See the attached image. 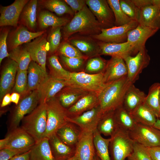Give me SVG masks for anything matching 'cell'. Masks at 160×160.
Returning a JSON list of instances; mask_svg holds the SVG:
<instances>
[{"mask_svg":"<svg viewBox=\"0 0 160 160\" xmlns=\"http://www.w3.org/2000/svg\"><path fill=\"white\" fill-rule=\"evenodd\" d=\"M160 83L155 82L149 87L143 104L155 115L157 119L160 118L159 94Z\"/></svg>","mask_w":160,"mask_h":160,"instance_id":"33","label":"cell"},{"mask_svg":"<svg viewBox=\"0 0 160 160\" xmlns=\"http://www.w3.org/2000/svg\"><path fill=\"white\" fill-rule=\"evenodd\" d=\"M103 73L105 84L117 80L127 76L128 71L124 60L119 57H112L107 61Z\"/></svg>","mask_w":160,"mask_h":160,"instance_id":"19","label":"cell"},{"mask_svg":"<svg viewBox=\"0 0 160 160\" xmlns=\"http://www.w3.org/2000/svg\"><path fill=\"white\" fill-rule=\"evenodd\" d=\"M137 123L153 126L157 118L154 113L143 103L131 113Z\"/></svg>","mask_w":160,"mask_h":160,"instance_id":"37","label":"cell"},{"mask_svg":"<svg viewBox=\"0 0 160 160\" xmlns=\"http://www.w3.org/2000/svg\"><path fill=\"white\" fill-rule=\"evenodd\" d=\"M119 128L114 111L102 115L97 129L101 135L110 137L114 135Z\"/></svg>","mask_w":160,"mask_h":160,"instance_id":"32","label":"cell"},{"mask_svg":"<svg viewBox=\"0 0 160 160\" xmlns=\"http://www.w3.org/2000/svg\"><path fill=\"white\" fill-rule=\"evenodd\" d=\"M99 46V55L117 56L124 60L127 57L137 54L131 43L127 41L122 43L98 42Z\"/></svg>","mask_w":160,"mask_h":160,"instance_id":"18","label":"cell"},{"mask_svg":"<svg viewBox=\"0 0 160 160\" xmlns=\"http://www.w3.org/2000/svg\"><path fill=\"white\" fill-rule=\"evenodd\" d=\"M146 95L132 84L127 91L124 97L123 106L130 113L143 103Z\"/></svg>","mask_w":160,"mask_h":160,"instance_id":"30","label":"cell"},{"mask_svg":"<svg viewBox=\"0 0 160 160\" xmlns=\"http://www.w3.org/2000/svg\"><path fill=\"white\" fill-rule=\"evenodd\" d=\"M127 158L128 160H152L147 148L135 142L133 151Z\"/></svg>","mask_w":160,"mask_h":160,"instance_id":"47","label":"cell"},{"mask_svg":"<svg viewBox=\"0 0 160 160\" xmlns=\"http://www.w3.org/2000/svg\"><path fill=\"white\" fill-rule=\"evenodd\" d=\"M90 36H82L70 38L68 41L70 43L87 57L99 55L100 48L98 43L95 41Z\"/></svg>","mask_w":160,"mask_h":160,"instance_id":"24","label":"cell"},{"mask_svg":"<svg viewBox=\"0 0 160 160\" xmlns=\"http://www.w3.org/2000/svg\"><path fill=\"white\" fill-rule=\"evenodd\" d=\"M129 134L135 142L146 148L160 146V131L153 126L137 123Z\"/></svg>","mask_w":160,"mask_h":160,"instance_id":"8","label":"cell"},{"mask_svg":"<svg viewBox=\"0 0 160 160\" xmlns=\"http://www.w3.org/2000/svg\"><path fill=\"white\" fill-rule=\"evenodd\" d=\"M44 32V31L32 32L23 26H20L13 31L10 37L9 47L12 50L22 44L31 42L32 39L41 36Z\"/></svg>","mask_w":160,"mask_h":160,"instance_id":"29","label":"cell"},{"mask_svg":"<svg viewBox=\"0 0 160 160\" xmlns=\"http://www.w3.org/2000/svg\"><path fill=\"white\" fill-rule=\"evenodd\" d=\"M147 148L152 160H160V146Z\"/></svg>","mask_w":160,"mask_h":160,"instance_id":"53","label":"cell"},{"mask_svg":"<svg viewBox=\"0 0 160 160\" xmlns=\"http://www.w3.org/2000/svg\"><path fill=\"white\" fill-rule=\"evenodd\" d=\"M94 160H100L99 157L96 154L95 156Z\"/></svg>","mask_w":160,"mask_h":160,"instance_id":"60","label":"cell"},{"mask_svg":"<svg viewBox=\"0 0 160 160\" xmlns=\"http://www.w3.org/2000/svg\"><path fill=\"white\" fill-rule=\"evenodd\" d=\"M24 48L29 53L32 60L38 64L46 72V57L49 46L44 34L35 38L32 41L25 43Z\"/></svg>","mask_w":160,"mask_h":160,"instance_id":"13","label":"cell"},{"mask_svg":"<svg viewBox=\"0 0 160 160\" xmlns=\"http://www.w3.org/2000/svg\"><path fill=\"white\" fill-rule=\"evenodd\" d=\"M61 59L63 62L68 67L71 69H76L82 66L85 59L70 58L61 55Z\"/></svg>","mask_w":160,"mask_h":160,"instance_id":"51","label":"cell"},{"mask_svg":"<svg viewBox=\"0 0 160 160\" xmlns=\"http://www.w3.org/2000/svg\"><path fill=\"white\" fill-rule=\"evenodd\" d=\"M159 30L142 26L139 24L127 33V41L133 46L136 54L145 46L148 39L153 36Z\"/></svg>","mask_w":160,"mask_h":160,"instance_id":"21","label":"cell"},{"mask_svg":"<svg viewBox=\"0 0 160 160\" xmlns=\"http://www.w3.org/2000/svg\"><path fill=\"white\" fill-rule=\"evenodd\" d=\"M61 27L52 28L47 38L50 53L55 52L58 49L61 37Z\"/></svg>","mask_w":160,"mask_h":160,"instance_id":"48","label":"cell"},{"mask_svg":"<svg viewBox=\"0 0 160 160\" xmlns=\"http://www.w3.org/2000/svg\"><path fill=\"white\" fill-rule=\"evenodd\" d=\"M30 150L23 153L17 155L9 160H30Z\"/></svg>","mask_w":160,"mask_h":160,"instance_id":"55","label":"cell"},{"mask_svg":"<svg viewBox=\"0 0 160 160\" xmlns=\"http://www.w3.org/2000/svg\"><path fill=\"white\" fill-rule=\"evenodd\" d=\"M31 149L4 148L0 149V160H9L14 156L26 152Z\"/></svg>","mask_w":160,"mask_h":160,"instance_id":"49","label":"cell"},{"mask_svg":"<svg viewBox=\"0 0 160 160\" xmlns=\"http://www.w3.org/2000/svg\"><path fill=\"white\" fill-rule=\"evenodd\" d=\"M20 95L16 92L13 93L11 95V102L15 103L16 105L18 103L20 97Z\"/></svg>","mask_w":160,"mask_h":160,"instance_id":"57","label":"cell"},{"mask_svg":"<svg viewBox=\"0 0 160 160\" xmlns=\"http://www.w3.org/2000/svg\"><path fill=\"white\" fill-rule=\"evenodd\" d=\"M28 92L37 89L49 75L37 63L32 60L28 70Z\"/></svg>","mask_w":160,"mask_h":160,"instance_id":"26","label":"cell"},{"mask_svg":"<svg viewBox=\"0 0 160 160\" xmlns=\"http://www.w3.org/2000/svg\"><path fill=\"white\" fill-rule=\"evenodd\" d=\"M42 5L47 9L61 16L68 14L71 15L75 13L71 8L63 1L46 0L42 1Z\"/></svg>","mask_w":160,"mask_h":160,"instance_id":"41","label":"cell"},{"mask_svg":"<svg viewBox=\"0 0 160 160\" xmlns=\"http://www.w3.org/2000/svg\"><path fill=\"white\" fill-rule=\"evenodd\" d=\"M139 24L152 28L160 29V0H153L152 4L140 9Z\"/></svg>","mask_w":160,"mask_h":160,"instance_id":"20","label":"cell"},{"mask_svg":"<svg viewBox=\"0 0 160 160\" xmlns=\"http://www.w3.org/2000/svg\"><path fill=\"white\" fill-rule=\"evenodd\" d=\"M102 115L98 105L77 116L68 117L67 121L77 125L81 131L94 132L97 128Z\"/></svg>","mask_w":160,"mask_h":160,"instance_id":"14","label":"cell"},{"mask_svg":"<svg viewBox=\"0 0 160 160\" xmlns=\"http://www.w3.org/2000/svg\"><path fill=\"white\" fill-rule=\"evenodd\" d=\"M98 105L97 94L89 92L67 109L68 117L77 116Z\"/></svg>","mask_w":160,"mask_h":160,"instance_id":"23","label":"cell"},{"mask_svg":"<svg viewBox=\"0 0 160 160\" xmlns=\"http://www.w3.org/2000/svg\"><path fill=\"white\" fill-rule=\"evenodd\" d=\"M153 127L160 131V118L157 119Z\"/></svg>","mask_w":160,"mask_h":160,"instance_id":"58","label":"cell"},{"mask_svg":"<svg viewBox=\"0 0 160 160\" xmlns=\"http://www.w3.org/2000/svg\"><path fill=\"white\" fill-rule=\"evenodd\" d=\"M159 103H160V90L159 94Z\"/></svg>","mask_w":160,"mask_h":160,"instance_id":"61","label":"cell"},{"mask_svg":"<svg viewBox=\"0 0 160 160\" xmlns=\"http://www.w3.org/2000/svg\"><path fill=\"white\" fill-rule=\"evenodd\" d=\"M81 133L80 128L75 124L68 122L56 132L58 138L66 144L76 147Z\"/></svg>","mask_w":160,"mask_h":160,"instance_id":"28","label":"cell"},{"mask_svg":"<svg viewBox=\"0 0 160 160\" xmlns=\"http://www.w3.org/2000/svg\"><path fill=\"white\" fill-rule=\"evenodd\" d=\"M107 1L114 14L115 26H122L133 20L123 11L119 4V0H107Z\"/></svg>","mask_w":160,"mask_h":160,"instance_id":"42","label":"cell"},{"mask_svg":"<svg viewBox=\"0 0 160 160\" xmlns=\"http://www.w3.org/2000/svg\"><path fill=\"white\" fill-rule=\"evenodd\" d=\"M11 102V95L8 93L3 97L1 101V107H4L9 105Z\"/></svg>","mask_w":160,"mask_h":160,"instance_id":"56","label":"cell"},{"mask_svg":"<svg viewBox=\"0 0 160 160\" xmlns=\"http://www.w3.org/2000/svg\"><path fill=\"white\" fill-rule=\"evenodd\" d=\"M69 86L78 87L88 92L97 94L105 86L103 72L93 74L84 72L70 73Z\"/></svg>","mask_w":160,"mask_h":160,"instance_id":"6","label":"cell"},{"mask_svg":"<svg viewBox=\"0 0 160 160\" xmlns=\"http://www.w3.org/2000/svg\"><path fill=\"white\" fill-rule=\"evenodd\" d=\"M28 0H15L10 5L1 6L0 9V26L16 27L19 17Z\"/></svg>","mask_w":160,"mask_h":160,"instance_id":"15","label":"cell"},{"mask_svg":"<svg viewBox=\"0 0 160 160\" xmlns=\"http://www.w3.org/2000/svg\"><path fill=\"white\" fill-rule=\"evenodd\" d=\"M86 4L103 28L115 26L114 14L107 0H86Z\"/></svg>","mask_w":160,"mask_h":160,"instance_id":"12","label":"cell"},{"mask_svg":"<svg viewBox=\"0 0 160 160\" xmlns=\"http://www.w3.org/2000/svg\"><path fill=\"white\" fill-rule=\"evenodd\" d=\"M59 51L61 55L68 57L80 58L86 59L85 56L76 48L69 42L63 43L58 48Z\"/></svg>","mask_w":160,"mask_h":160,"instance_id":"46","label":"cell"},{"mask_svg":"<svg viewBox=\"0 0 160 160\" xmlns=\"http://www.w3.org/2000/svg\"><path fill=\"white\" fill-rule=\"evenodd\" d=\"M9 57L17 63L18 69L22 71L27 70L32 61L28 52L24 47L20 46L12 50Z\"/></svg>","mask_w":160,"mask_h":160,"instance_id":"39","label":"cell"},{"mask_svg":"<svg viewBox=\"0 0 160 160\" xmlns=\"http://www.w3.org/2000/svg\"><path fill=\"white\" fill-rule=\"evenodd\" d=\"M51 76L57 79L69 81L71 72L65 69L60 64L57 57L53 55L48 59Z\"/></svg>","mask_w":160,"mask_h":160,"instance_id":"40","label":"cell"},{"mask_svg":"<svg viewBox=\"0 0 160 160\" xmlns=\"http://www.w3.org/2000/svg\"><path fill=\"white\" fill-rule=\"evenodd\" d=\"M38 1L31 0L24 7L21 15L22 23L28 28L34 30L36 25V13Z\"/></svg>","mask_w":160,"mask_h":160,"instance_id":"35","label":"cell"},{"mask_svg":"<svg viewBox=\"0 0 160 160\" xmlns=\"http://www.w3.org/2000/svg\"><path fill=\"white\" fill-rule=\"evenodd\" d=\"M110 138L109 149L111 160H125L132 152L135 143L129 132L119 127Z\"/></svg>","mask_w":160,"mask_h":160,"instance_id":"4","label":"cell"},{"mask_svg":"<svg viewBox=\"0 0 160 160\" xmlns=\"http://www.w3.org/2000/svg\"><path fill=\"white\" fill-rule=\"evenodd\" d=\"M93 140L96 154L100 160H111L109 147L110 138L103 137L96 129L93 132Z\"/></svg>","mask_w":160,"mask_h":160,"instance_id":"36","label":"cell"},{"mask_svg":"<svg viewBox=\"0 0 160 160\" xmlns=\"http://www.w3.org/2000/svg\"><path fill=\"white\" fill-rule=\"evenodd\" d=\"M115 113L119 127L129 132L134 128L137 123L131 113L123 105L115 110Z\"/></svg>","mask_w":160,"mask_h":160,"instance_id":"38","label":"cell"},{"mask_svg":"<svg viewBox=\"0 0 160 160\" xmlns=\"http://www.w3.org/2000/svg\"><path fill=\"white\" fill-rule=\"evenodd\" d=\"M48 138L55 160H67L75 155L76 147L66 144L58 138L56 134Z\"/></svg>","mask_w":160,"mask_h":160,"instance_id":"25","label":"cell"},{"mask_svg":"<svg viewBox=\"0 0 160 160\" xmlns=\"http://www.w3.org/2000/svg\"><path fill=\"white\" fill-rule=\"evenodd\" d=\"M66 18L59 17L47 11H41L39 16V23L40 28L44 29L51 26L52 28L65 26L69 22Z\"/></svg>","mask_w":160,"mask_h":160,"instance_id":"34","label":"cell"},{"mask_svg":"<svg viewBox=\"0 0 160 160\" xmlns=\"http://www.w3.org/2000/svg\"><path fill=\"white\" fill-rule=\"evenodd\" d=\"M107 62V61L99 57H92L87 61L85 71L89 72H103Z\"/></svg>","mask_w":160,"mask_h":160,"instance_id":"45","label":"cell"},{"mask_svg":"<svg viewBox=\"0 0 160 160\" xmlns=\"http://www.w3.org/2000/svg\"><path fill=\"white\" fill-rule=\"evenodd\" d=\"M64 1L76 13L81 10L86 4V0H65Z\"/></svg>","mask_w":160,"mask_h":160,"instance_id":"52","label":"cell"},{"mask_svg":"<svg viewBox=\"0 0 160 160\" xmlns=\"http://www.w3.org/2000/svg\"><path fill=\"white\" fill-rule=\"evenodd\" d=\"M47 119L46 103H40L32 112L24 117L20 127L36 143L44 137Z\"/></svg>","mask_w":160,"mask_h":160,"instance_id":"3","label":"cell"},{"mask_svg":"<svg viewBox=\"0 0 160 160\" xmlns=\"http://www.w3.org/2000/svg\"><path fill=\"white\" fill-rule=\"evenodd\" d=\"M36 142L21 127L9 131L4 139L0 140V149L4 148L31 149Z\"/></svg>","mask_w":160,"mask_h":160,"instance_id":"10","label":"cell"},{"mask_svg":"<svg viewBox=\"0 0 160 160\" xmlns=\"http://www.w3.org/2000/svg\"><path fill=\"white\" fill-rule=\"evenodd\" d=\"M132 84L127 75L105 84L98 94L99 105L102 114L115 111L123 105L125 94Z\"/></svg>","mask_w":160,"mask_h":160,"instance_id":"1","label":"cell"},{"mask_svg":"<svg viewBox=\"0 0 160 160\" xmlns=\"http://www.w3.org/2000/svg\"><path fill=\"white\" fill-rule=\"evenodd\" d=\"M121 8L124 12L133 20L139 21L140 9L133 2L132 0H119Z\"/></svg>","mask_w":160,"mask_h":160,"instance_id":"43","label":"cell"},{"mask_svg":"<svg viewBox=\"0 0 160 160\" xmlns=\"http://www.w3.org/2000/svg\"><path fill=\"white\" fill-rule=\"evenodd\" d=\"M18 68L17 63L11 60L5 66L2 72L0 80V100L10 91L15 81Z\"/></svg>","mask_w":160,"mask_h":160,"instance_id":"22","label":"cell"},{"mask_svg":"<svg viewBox=\"0 0 160 160\" xmlns=\"http://www.w3.org/2000/svg\"><path fill=\"white\" fill-rule=\"evenodd\" d=\"M89 92L71 86L63 88L57 94V99L61 105L67 109Z\"/></svg>","mask_w":160,"mask_h":160,"instance_id":"27","label":"cell"},{"mask_svg":"<svg viewBox=\"0 0 160 160\" xmlns=\"http://www.w3.org/2000/svg\"><path fill=\"white\" fill-rule=\"evenodd\" d=\"M67 160H78L75 155Z\"/></svg>","mask_w":160,"mask_h":160,"instance_id":"59","label":"cell"},{"mask_svg":"<svg viewBox=\"0 0 160 160\" xmlns=\"http://www.w3.org/2000/svg\"><path fill=\"white\" fill-rule=\"evenodd\" d=\"M103 28L101 25L86 4L75 13L72 19L63 28V37L66 40L74 33L91 36L100 33Z\"/></svg>","mask_w":160,"mask_h":160,"instance_id":"2","label":"cell"},{"mask_svg":"<svg viewBox=\"0 0 160 160\" xmlns=\"http://www.w3.org/2000/svg\"><path fill=\"white\" fill-rule=\"evenodd\" d=\"M9 31L5 30L0 35V64L5 58L9 57V53L7 52V40Z\"/></svg>","mask_w":160,"mask_h":160,"instance_id":"50","label":"cell"},{"mask_svg":"<svg viewBox=\"0 0 160 160\" xmlns=\"http://www.w3.org/2000/svg\"><path fill=\"white\" fill-rule=\"evenodd\" d=\"M69 81L54 78L50 75L37 89L39 103H46L55 97L63 88L69 86Z\"/></svg>","mask_w":160,"mask_h":160,"instance_id":"16","label":"cell"},{"mask_svg":"<svg viewBox=\"0 0 160 160\" xmlns=\"http://www.w3.org/2000/svg\"><path fill=\"white\" fill-rule=\"evenodd\" d=\"M138 23L132 20L122 26L102 28L99 34L90 36L93 39L105 43H120L127 41L128 32L136 28Z\"/></svg>","mask_w":160,"mask_h":160,"instance_id":"9","label":"cell"},{"mask_svg":"<svg viewBox=\"0 0 160 160\" xmlns=\"http://www.w3.org/2000/svg\"><path fill=\"white\" fill-rule=\"evenodd\" d=\"M135 4L140 9L141 8L151 4L153 0H132Z\"/></svg>","mask_w":160,"mask_h":160,"instance_id":"54","label":"cell"},{"mask_svg":"<svg viewBox=\"0 0 160 160\" xmlns=\"http://www.w3.org/2000/svg\"><path fill=\"white\" fill-rule=\"evenodd\" d=\"M28 71L18 69L15 80L14 90L15 92L22 95L28 92Z\"/></svg>","mask_w":160,"mask_h":160,"instance_id":"44","label":"cell"},{"mask_svg":"<svg viewBox=\"0 0 160 160\" xmlns=\"http://www.w3.org/2000/svg\"><path fill=\"white\" fill-rule=\"evenodd\" d=\"M30 160H55L49 139L44 137L36 143L30 150Z\"/></svg>","mask_w":160,"mask_h":160,"instance_id":"31","label":"cell"},{"mask_svg":"<svg viewBox=\"0 0 160 160\" xmlns=\"http://www.w3.org/2000/svg\"><path fill=\"white\" fill-rule=\"evenodd\" d=\"M93 132L81 131L76 146L75 156L78 160H94L96 155Z\"/></svg>","mask_w":160,"mask_h":160,"instance_id":"17","label":"cell"},{"mask_svg":"<svg viewBox=\"0 0 160 160\" xmlns=\"http://www.w3.org/2000/svg\"><path fill=\"white\" fill-rule=\"evenodd\" d=\"M124 60L127 67V77L134 84L138 79L143 70L149 65L150 57L145 46L135 56H128Z\"/></svg>","mask_w":160,"mask_h":160,"instance_id":"11","label":"cell"},{"mask_svg":"<svg viewBox=\"0 0 160 160\" xmlns=\"http://www.w3.org/2000/svg\"><path fill=\"white\" fill-rule=\"evenodd\" d=\"M47 119L44 137H49L67 123V109L64 108L56 97L46 103Z\"/></svg>","mask_w":160,"mask_h":160,"instance_id":"5","label":"cell"},{"mask_svg":"<svg viewBox=\"0 0 160 160\" xmlns=\"http://www.w3.org/2000/svg\"><path fill=\"white\" fill-rule=\"evenodd\" d=\"M39 103L38 89L33 90L23 97L15 108L8 122V130L10 131L19 127L25 115L32 112Z\"/></svg>","mask_w":160,"mask_h":160,"instance_id":"7","label":"cell"}]
</instances>
